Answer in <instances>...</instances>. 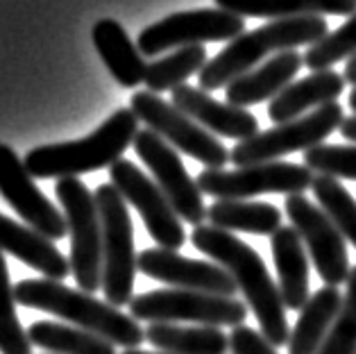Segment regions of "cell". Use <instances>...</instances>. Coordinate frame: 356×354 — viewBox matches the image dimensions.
Returning a JSON list of instances; mask_svg holds the SVG:
<instances>
[{
  "instance_id": "cell-1",
  "label": "cell",
  "mask_w": 356,
  "mask_h": 354,
  "mask_svg": "<svg viewBox=\"0 0 356 354\" xmlns=\"http://www.w3.org/2000/svg\"><path fill=\"white\" fill-rule=\"evenodd\" d=\"M191 241H193V246L200 252L211 257L213 262H218V266H222L232 275L238 291L245 296L252 314L257 316L266 341L275 345V348L289 345L291 330L289 321H286L284 300L257 250L243 243L232 232L218 230L213 225L193 227Z\"/></svg>"
},
{
  "instance_id": "cell-2",
  "label": "cell",
  "mask_w": 356,
  "mask_h": 354,
  "mask_svg": "<svg viewBox=\"0 0 356 354\" xmlns=\"http://www.w3.org/2000/svg\"><path fill=\"white\" fill-rule=\"evenodd\" d=\"M329 32L325 16H302V19L268 21L261 28L238 34L232 39L211 62L197 73L200 89L216 91L250 73L259 62L273 53L295 50L300 46H314Z\"/></svg>"
},
{
  "instance_id": "cell-3",
  "label": "cell",
  "mask_w": 356,
  "mask_h": 354,
  "mask_svg": "<svg viewBox=\"0 0 356 354\" xmlns=\"http://www.w3.org/2000/svg\"><path fill=\"white\" fill-rule=\"evenodd\" d=\"M14 298L19 305L59 316L66 323L98 334L100 339L125 350L138 348L145 341V330L138 327V321L132 316L123 314L109 302L91 298V293L68 289L62 282L23 280L14 287Z\"/></svg>"
},
{
  "instance_id": "cell-4",
  "label": "cell",
  "mask_w": 356,
  "mask_h": 354,
  "mask_svg": "<svg viewBox=\"0 0 356 354\" xmlns=\"http://www.w3.org/2000/svg\"><path fill=\"white\" fill-rule=\"evenodd\" d=\"M136 134L138 118L129 107H123L84 139L39 145L25 154L23 163L32 177H77L118 161Z\"/></svg>"
},
{
  "instance_id": "cell-5",
  "label": "cell",
  "mask_w": 356,
  "mask_h": 354,
  "mask_svg": "<svg viewBox=\"0 0 356 354\" xmlns=\"http://www.w3.org/2000/svg\"><path fill=\"white\" fill-rule=\"evenodd\" d=\"M93 195L102 225V293L109 305L123 307L132 302L138 271L132 218L125 198L111 182L100 184Z\"/></svg>"
},
{
  "instance_id": "cell-6",
  "label": "cell",
  "mask_w": 356,
  "mask_h": 354,
  "mask_svg": "<svg viewBox=\"0 0 356 354\" xmlns=\"http://www.w3.org/2000/svg\"><path fill=\"white\" fill-rule=\"evenodd\" d=\"M55 193L71 232V273L84 293L102 287V225L95 195L77 177H59Z\"/></svg>"
},
{
  "instance_id": "cell-7",
  "label": "cell",
  "mask_w": 356,
  "mask_h": 354,
  "mask_svg": "<svg viewBox=\"0 0 356 354\" xmlns=\"http://www.w3.org/2000/svg\"><path fill=\"white\" fill-rule=\"evenodd\" d=\"M345 111L338 102H329L300 118L286 120L266 132L254 134L252 139L238 141L229 150V161L236 166H252V163L277 161L291 152H307L320 145L332 132L341 129Z\"/></svg>"
},
{
  "instance_id": "cell-8",
  "label": "cell",
  "mask_w": 356,
  "mask_h": 354,
  "mask_svg": "<svg viewBox=\"0 0 356 354\" xmlns=\"http://www.w3.org/2000/svg\"><path fill=\"white\" fill-rule=\"evenodd\" d=\"M129 316L134 321L177 323L191 321L211 327H238L248 318V305L238 298L211 296L188 289H161L141 293L129 302Z\"/></svg>"
},
{
  "instance_id": "cell-9",
  "label": "cell",
  "mask_w": 356,
  "mask_h": 354,
  "mask_svg": "<svg viewBox=\"0 0 356 354\" xmlns=\"http://www.w3.org/2000/svg\"><path fill=\"white\" fill-rule=\"evenodd\" d=\"M129 109L134 111L141 123L147 125V129L159 134L175 150L204 163L207 168H222L225 163H229V150L216 139L209 129L195 123L172 102L159 98V93H152L147 89L136 91L129 98Z\"/></svg>"
},
{
  "instance_id": "cell-10",
  "label": "cell",
  "mask_w": 356,
  "mask_h": 354,
  "mask_svg": "<svg viewBox=\"0 0 356 354\" xmlns=\"http://www.w3.org/2000/svg\"><path fill=\"white\" fill-rule=\"evenodd\" d=\"M314 172L289 161H266L241 166L236 170L204 168L197 175V188L216 200H248L261 193L295 195L314 184Z\"/></svg>"
},
{
  "instance_id": "cell-11",
  "label": "cell",
  "mask_w": 356,
  "mask_h": 354,
  "mask_svg": "<svg viewBox=\"0 0 356 354\" xmlns=\"http://www.w3.org/2000/svg\"><path fill=\"white\" fill-rule=\"evenodd\" d=\"M245 32V21L241 16L216 10H193L177 12L166 19L147 25L138 34L136 48L143 57H157L166 50H177L186 46H202L209 41H232Z\"/></svg>"
},
{
  "instance_id": "cell-12",
  "label": "cell",
  "mask_w": 356,
  "mask_h": 354,
  "mask_svg": "<svg viewBox=\"0 0 356 354\" xmlns=\"http://www.w3.org/2000/svg\"><path fill=\"white\" fill-rule=\"evenodd\" d=\"M284 211L300 234L320 280L327 287L336 289L345 284L350 275V257H347L345 239L334 225V220L309 198H304V193L286 195Z\"/></svg>"
},
{
  "instance_id": "cell-13",
  "label": "cell",
  "mask_w": 356,
  "mask_h": 354,
  "mask_svg": "<svg viewBox=\"0 0 356 354\" xmlns=\"http://www.w3.org/2000/svg\"><path fill=\"white\" fill-rule=\"evenodd\" d=\"M134 150L147 168H150L154 182L168 198L172 209L177 211L181 220L191 225H202L207 218V207L202 200V191L197 188V182L188 175L179 154L170 143H166L152 129H138L134 136Z\"/></svg>"
},
{
  "instance_id": "cell-14",
  "label": "cell",
  "mask_w": 356,
  "mask_h": 354,
  "mask_svg": "<svg viewBox=\"0 0 356 354\" xmlns=\"http://www.w3.org/2000/svg\"><path fill=\"white\" fill-rule=\"evenodd\" d=\"M109 177L120 195L125 198V202H129L134 209L141 214V218L145 223L147 232L154 239L157 248L163 250H177L184 246L186 232L181 225V218L177 211L172 209V204L168 202V198L163 195V191L157 186V182H152L143 170H138L132 161L118 159L109 166Z\"/></svg>"
},
{
  "instance_id": "cell-15",
  "label": "cell",
  "mask_w": 356,
  "mask_h": 354,
  "mask_svg": "<svg viewBox=\"0 0 356 354\" xmlns=\"http://www.w3.org/2000/svg\"><path fill=\"white\" fill-rule=\"evenodd\" d=\"M0 193L39 234L50 241L66 236L68 225L64 214L39 191L23 159L7 143H0Z\"/></svg>"
},
{
  "instance_id": "cell-16",
  "label": "cell",
  "mask_w": 356,
  "mask_h": 354,
  "mask_svg": "<svg viewBox=\"0 0 356 354\" xmlns=\"http://www.w3.org/2000/svg\"><path fill=\"white\" fill-rule=\"evenodd\" d=\"M136 266L145 277L170 284L175 289L202 291L222 298H236L238 293L236 282L232 280V275L222 266L186 259L177 255L175 250H163V248L143 250L136 257Z\"/></svg>"
},
{
  "instance_id": "cell-17",
  "label": "cell",
  "mask_w": 356,
  "mask_h": 354,
  "mask_svg": "<svg viewBox=\"0 0 356 354\" xmlns=\"http://www.w3.org/2000/svg\"><path fill=\"white\" fill-rule=\"evenodd\" d=\"M170 102L179 111H184L186 116L193 118L195 123L209 129L211 134L225 136V139L245 141L259 134V120L254 114H250L243 107H234L229 102L216 100L197 86L181 84L177 89H172Z\"/></svg>"
},
{
  "instance_id": "cell-18",
  "label": "cell",
  "mask_w": 356,
  "mask_h": 354,
  "mask_svg": "<svg viewBox=\"0 0 356 354\" xmlns=\"http://www.w3.org/2000/svg\"><path fill=\"white\" fill-rule=\"evenodd\" d=\"M304 66V55L298 50H284L268 59L259 68H252L250 73L241 75L238 80L225 86V98L229 105L248 109L259 102L273 100L275 96L291 84V80Z\"/></svg>"
},
{
  "instance_id": "cell-19",
  "label": "cell",
  "mask_w": 356,
  "mask_h": 354,
  "mask_svg": "<svg viewBox=\"0 0 356 354\" xmlns=\"http://www.w3.org/2000/svg\"><path fill=\"white\" fill-rule=\"evenodd\" d=\"M0 252H10L25 266L46 275V280L62 282L71 273V262L59 252L53 241L3 214H0Z\"/></svg>"
},
{
  "instance_id": "cell-20",
  "label": "cell",
  "mask_w": 356,
  "mask_h": 354,
  "mask_svg": "<svg viewBox=\"0 0 356 354\" xmlns=\"http://www.w3.org/2000/svg\"><path fill=\"white\" fill-rule=\"evenodd\" d=\"M345 77L341 73L332 71H316L298 82H291L286 89L275 96L268 105V116L275 120L277 125L286 123V120L300 118L307 111H314L329 102H336L338 96L345 89Z\"/></svg>"
},
{
  "instance_id": "cell-21",
  "label": "cell",
  "mask_w": 356,
  "mask_h": 354,
  "mask_svg": "<svg viewBox=\"0 0 356 354\" xmlns=\"http://www.w3.org/2000/svg\"><path fill=\"white\" fill-rule=\"evenodd\" d=\"M275 266H277V289L286 309L300 312L307 305L309 296V255L300 234L291 225H282L270 239Z\"/></svg>"
},
{
  "instance_id": "cell-22",
  "label": "cell",
  "mask_w": 356,
  "mask_h": 354,
  "mask_svg": "<svg viewBox=\"0 0 356 354\" xmlns=\"http://www.w3.org/2000/svg\"><path fill=\"white\" fill-rule=\"evenodd\" d=\"M91 39L102 62H105L107 71L120 86L132 89V86H138L145 80V57L132 43V39L127 37V32L118 21L100 19L93 25Z\"/></svg>"
},
{
  "instance_id": "cell-23",
  "label": "cell",
  "mask_w": 356,
  "mask_h": 354,
  "mask_svg": "<svg viewBox=\"0 0 356 354\" xmlns=\"http://www.w3.org/2000/svg\"><path fill=\"white\" fill-rule=\"evenodd\" d=\"M343 296L336 287H323L300 309V318L289 336V354H318L341 312Z\"/></svg>"
},
{
  "instance_id": "cell-24",
  "label": "cell",
  "mask_w": 356,
  "mask_h": 354,
  "mask_svg": "<svg viewBox=\"0 0 356 354\" xmlns=\"http://www.w3.org/2000/svg\"><path fill=\"white\" fill-rule=\"evenodd\" d=\"M225 12L252 19L284 21L302 19V16H352L356 12V0H216Z\"/></svg>"
},
{
  "instance_id": "cell-25",
  "label": "cell",
  "mask_w": 356,
  "mask_h": 354,
  "mask_svg": "<svg viewBox=\"0 0 356 354\" xmlns=\"http://www.w3.org/2000/svg\"><path fill=\"white\" fill-rule=\"evenodd\" d=\"M145 341L159 352L168 354H227L229 336L220 327L193 325L179 327L172 323H150L145 330Z\"/></svg>"
},
{
  "instance_id": "cell-26",
  "label": "cell",
  "mask_w": 356,
  "mask_h": 354,
  "mask_svg": "<svg viewBox=\"0 0 356 354\" xmlns=\"http://www.w3.org/2000/svg\"><path fill=\"white\" fill-rule=\"evenodd\" d=\"M213 227L225 232H248V234L273 236L282 227L284 214L270 202L254 200H218L207 209Z\"/></svg>"
},
{
  "instance_id": "cell-27",
  "label": "cell",
  "mask_w": 356,
  "mask_h": 354,
  "mask_svg": "<svg viewBox=\"0 0 356 354\" xmlns=\"http://www.w3.org/2000/svg\"><path fill=\"white\" fill-rule=\"evenodd\" d=\"M30 343L50 354H116L114 345L82 327L39 321L28 330Z\"/></svg>"
},
{
  "instance_id": "cell-28",
  "label": "cell",
  "mask_w": 356,
  "mask_h": 354,
  "mask_svg": "<svg viewBox=\"0 0 356 354\" xmlns=\"http://www.w3.org/2000/svg\"><path fill=\"white\" fill-rule=\"evenodd\" d=\"M204 64H207V50L202 46L177 48L175 53L147 64L143 84L147 86V91H152V93L172 91L184 84L191 75L202 71Z\"/></svg>"
},
{
  "instance_id": "cell-29",
  "label": "cell",
  "mask_w": 356,
  "mask_h": 354,
  "mask_svg": "<svg viewBox=\"0 0 356 354\" xmlns=\"http://www.w3.org/2000/svg\"><path fill=\"white\" fill-rule=\"evenodd\" d=\"M311 191H314L320 209L334 220V225L343 234V239L350 241V243L356 248V200H354V195L347 191L338 179L327 177V175L314 177Z\"/></svg>"
},
{
  "instance_id": "cell-30",
  "label": "cell",
  "mask_w": 356,
  "mask_h": 354,
  "mask_svg": "<svg viewBox=\"0 0 356 354\" xmlns=\"http://www.w3.org/2000/svg\"><path fill=\"white\" fill-rule=\"evenodd\" d=\"M0 354H32L30 336L23 332L16 314L14 287L3 252H0Z\"/></svg>"
},
{
  "instance_id": "cell-31",
  "label": "cell",
  "mask_w": 356,
  "mask_h": 354,
  "mask_svg": "<svg viewBox=\"0 0 356 354\" xmlns=\"http://www.w3.org/2000/svg\"><path fill=\"white\" fill-rule=\"evenodd\" d=\"M352 55H356V12L338 30L327 32L323 39L309 46V50L304 53V66L314 73L327 71L343 59H350Z\"/></svg>"
},
{
  "instance_id": "cell-32",
  "label": "cell",
  "mask_w": 356,
  "mask_h": 354,
  "mask_svg": "<svg viewBox=\"0 0 356 354\" xmlns=\"http://www.w3.org/2000/svg\"><path fill=\"white\" fill-rule=\"evenodd\" d=\"M345 284L347 291L343 296L341 312L318 354H356V266L350 268Z\"/></svg>"
},
{
  "instance_id": "cell-33",
  "label": "cell",
  "mask_w": 356,
  "mask_h": 354,
  "mask_svg": "<svg viewBox=\"0 0 356 354\" xmlns=\"http://www.w3.org/2000/svg\"><path fill=\"white\" fill-rule=\"evenodd\" d=\"M304 166L318 175L356 182V145L320 143L304 152Z\"/></svg>"
},
{
  "instance_id": "cell-34",
  "label": "cell",
  "mask_w": 356,
  "mask_h": 354,
  "mask_svg": "<svg viewBox=\"0 0 356 354\" xmlns=\"http://www.w3.org/2000/svg\"><path fill=\"white\" fill-rule=\"evenodd\" d=\"M229 350L232 354H277L275 345H270L264 334H259L248 325H238L232 330Z\"/></svg>"
},
{
  "instance_id": "cell-35",
  "label": "cell",
  "mask_w": 356,
  "mask_h": 354,
  "mask_svg": "<svg viewBox=\"0 0 356 354\" xmlns=\"http://www.w3.org/2000/svg\"><path fill=\"white\" fill-rule=\"evenodd\" d=\"M341 134L345 136L347 141H354V143H356V114L343 120V125H341Z\"/></svg>"
},
{
  "instance_id": "cell-36",
  "label": "cell",
  "mask_w": 356,
  "mask_h": 354,
  "mask_svg": "<svg viewBox=\"0 0 356 354\" xmlns=\"http://www.w3.org/2000/svg\"><path fill=\"white\" fill-rule=\"evenodd\" d=\"M343 77H345V82H350L352 86H356V55H352L350 59H347Z\"/></svg>"
},
{
  "instance_id": "cell-37",
  "label": "cell",
  "mask_w": 356,
  "mask_h": 354,
  "mask_svg": "<svg viewBox=\"0 0 356 354\" xmlns=\"http://www.w3.org/2000/svg\"><path fill=\"white\" fill-rule=\"evenodd\" d=\"M120 354H168V352H143L141 348H132V350H125Z\"/></svg>"
},
{
  "instance_id": "cell-38",
  "label": "cell",
  "mask_w": 356,
  "mask_h": 354,
  "mask_svg": "<svg viewBox=\"0 0 356 354\" xmlns=\"http://www.w3.org/2000/svg\"><path fill=\"white\" fill-rule=\"evenodd\" d=\"M347 105H350V107H352V111H354V114H356V86H354V89H352L350 98H347Z\"/></svg>"
}]
</instances>
